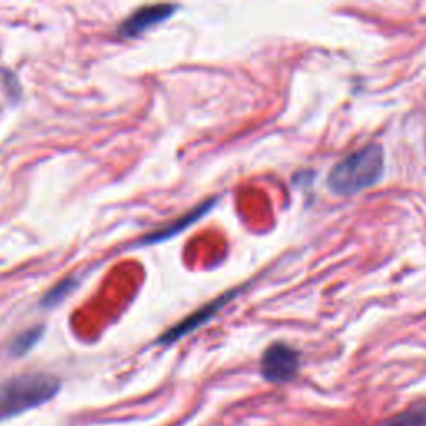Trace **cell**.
Segmentation results:
<instances>
[{"label": "cell", "instance_id": "1", "mask_svg": "<svg viewBox=\"0 0 426 426\" xmlns=\"http://www.w3.org/2000/svg\"><path fill=\"white\" fill-rule=\"evenodd\" d=\"M385 153L378 143H371L350 153L328 174L327 185L338 197H350L371 189L383 176Z\"/></svg>", "mask_w": 426, "mask_h": 426}, {"label": "cell", "instance_id": "2", "mask_svg": "<svg viewBox=\"0 0 426 426\" xmlns=\"http://www.w3.org/2000/svg\"><path fill=\"white\" fill-rule=\"evenodd\" d=\"M59 378L45 373H26L0 385V421L47 403L59 393Z\"/></svg>", "mask_w": 426, "mask_h": 426}, {"label": "cell", "instance_id": "3", "mask_svg": "<svg viewBox=\"0 0 426 426\" xmlns=\"http://www.w3.org/2000/svg\"><path fill=\"white\" fill-rule=\"evenodd\" d=\"M300 370V353L285 343H274L263 352L260 361L262 376L270 383L293 380Z\"/></svg>", "mask_w": 426, "mask_h": 426}, {"label": "cell", "instance_id": "4", "mask_svg": "<svg viewBox=\"0 0 426 426\" xmlns=\"http://www.w3.org/2000/svg\"><path fill=\"white\" fill-rule=\"evenodd\" d=\"M179 9V6H170V4H160V6H147L138 9L132 13L130 17L125 18L122 22L120 28H118V33L122 37H137L148 30L150 27L159 26V23L165 22L167 18H170L174 16V12Z\"/></svg>", "mask_w": 426, "mask_h": 426}, {"label": "cell", "instance_id": "5", "mask_svg": "<svg viewBox=\"0 0 426 426\" xmlns=\"http://www.w3.org/2000/svg\"><path fill=\"white\" fill-rule=\"evenodd\" d=\"M233 296H235V291H230V293L220 296V298L212 301V303L205 305L203 308L197 310V312H195L194 315L186 317L184 322H180L179 325H175L174 328H170L169 332H165L160 337L159 342L162 344H170V343L179 342V340H181L184 337H186L189 333L194 332V330H197V328L202 327L203 323H207L210 318H213V315L217 313L218 310H222L223 305L227 303L228 300H232Z\"/></svg>", "mask_w": 426, "mask_h": 426}, {"label": "cell", "instance_id": "6", "mask_svg": "<svg viewBox=\"0 0 426 426\" xmlns=\"http://www.w3.org/2000/svg\"><path fill=\"white\" fill-rule=\"evenodd\" d=\"M215 205V200H207V202L200 203L197 208L191 210V212H189L186 215H184V217L175 220V222H172L169 225H165L164 228L157 230V232H152L150 235L143 237L140 242H138V245H153V243H160V242H165L167 238H172L175 235H179L180 232H184V230H186L190 227L191 223L198 222L200 218L203 217V215H207L210 210L213 208Z\"/></svg>", "mask_w": 426, "mask_h": 426}, {"label": "cell", "instance_id": "7", "mask_svg": "<svg viewBox=\"0 0 426 426\" xmlns=\"http://www.w3.org/2000/svg\"><path fill=\"white\" fill-rule=\"evenodd\" d=\"M42 333H44V328L35 327V328H28V330H26V332H22L21 335H17L16 340H13L11 344L12 355H16V357L26 355V353L30 350L33 344L40 340Z\"/></svg>", "mask_w": 426, "mask_h": 426}, {"label": "cell", "instance_id": "8", "mask_svg": "<svg viewBox=\"0 0 426 426\" xmlns=\"http://www.w3.org/2000/svg\"><path fill=\"white\" fill-rule=\"evenodd\" d=\"M74 288H75V281L74 280L69 279V280L60 281V284H57L54 288L47 291L40 303H42V306H45V308H52V306L60 303V301L64 300L65 296L69 295Z\"/></svg>", "mask_w": 426, "mask_h": 426}, {"label": "cell", "instance_id": "9", "mask_svg": "<svg viewBox=\"0 0 426 426\" xmlns=\"http://www.w3.org/2000/svg\"><path fill=\"white\" fill-rule=\"evenodd\" d=\"M386 426H426V408L411 410L395 418Z\"/></svg>", "mask_w": 426, "mask_h": 426}]
</instances>
